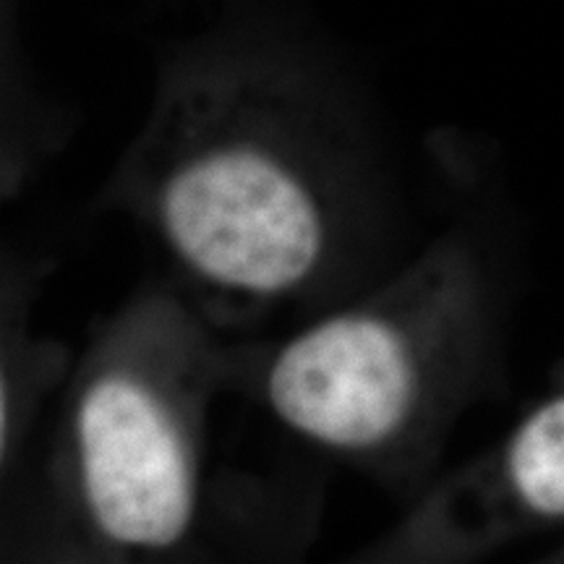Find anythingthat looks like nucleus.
Returning a JSON list of instances; mask_svg holds the SVG:
<instances>
[{
	"label": "nucleus",
	"mask_w": 564,
	"mask_h": 564,
	"mask_svg": "<svg viewBox=\"0 0 564 564\" xmlns=\"http://www.w3.org/2000/svg\"><path fill=\"white\" fill-rule=\"evenodd\" d=\"M352 110L322 40L280 6L232 3L167 42L139 129L97 192L220 308H314L350 225Z\"/></svg>",
	"instance_id": "1"
},
{
	"label": "nucleus",
	"mask_w": 564,
	"mask_h": 564,
	"mask_svg": "<svg viewBox=\"0 0 564 564\" xmlns=\"http://www.w3.org/2000/svg\"><path fill=\"white\" fill-rule=\"evenodd\" d=\"M243 350L175 282L102 316L53 405L17 554L133 562L196 549L212 415L238 392Z\"/></svg>",
	"instance_id": "2"
},
{
	"label": "nucleus",
	"mask_w": 564,
	"mask_h": 564,
	"mask_svg": "<svg viewBox=\"0 0 564 564\" xmlns=\"http://www.w3.org/2000/svg\"><path fill=\"white\" fill-rule=\"evenodd\" d=\"M453 274L426 264L403 285L329 308L278 343H246L238 394L288 434L350 460L403 455L440 411Z\"/></svg>",
	"instance_id": "3"
},
{
	"label": "nucleus",
	"mask_w": 564,
	"mask_h": 564,
	"mask_svg": "<svg viewBox=\"0 0 564 564\" xmlns=\"http://www.w3.org/2000/svg\"><path fill=\"white\" fill-rule=\"evenodd\" d=\"M51 262L0 238V554H17L37 460L34 444L74 352L37 327Z\"/></svg>",
	"instance_id": "4"
},
{
	"label": "nucleus",
	"mask_w": 564,
	"mask_h": 564,
	"mask_svg": "<svg viewBox=\"0 0 564 564\" xmlns=\"http://www.w3.org/2000/svg\"><path fill=\"white\" fill-rule=\"evenodd\" d=\"M76 137V110L34 70L21 0H0V202L17 199Z\"/></svg>",
	"instance_id": "5"
},
{
	"label": "nucleus",
	"mask_w": 564,
	"mask_h": 564,
	"mask_svg": "<svg viewBox=\"0 0 564 564\" xmlns=\"http://www.w3.org/2000/svg\"><path fill=\"white\" fill-rule=\"evenodd\" d=\"M507 476L539 514H564V394L539 408L512 436Z\"/></svg>",
	"instance_id": "6"
}]
</instances>
